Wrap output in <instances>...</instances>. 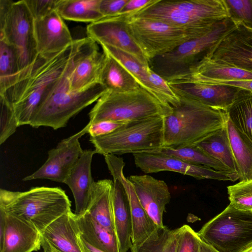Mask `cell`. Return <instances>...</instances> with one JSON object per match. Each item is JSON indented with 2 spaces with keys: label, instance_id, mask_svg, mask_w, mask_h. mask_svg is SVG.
I'll use <instances>...</instances> for the list:
<instances>
[{
  "label": "cell",
  "instance_id": "obj_1",
  "mask_svg": "<svg viewBox=\"0 0 252 252\" xmlns=\"http://www.w3.org/2000/svg\"><path fill=\"white\" fill-rule=\"evenodd\" d=\"M82 41L74 39L71 45L54 54H38L12 78L0 96L12 106L19 126L31 124L46 91L62 75Z\"/></svg>",
  "mask_w": 252,
  "mask_h": 252
},
{
  "label": "cell",
  "instance_id": "obj_2",
  "mask_svg": "<svg viewBox=\"0 0 252 252\" xmlns=\"http://www.w3.org/2000/svg\"><path fill=\"white\" fill-rule=\"evenodd\" d=\"M180 103L164 118V147L178 148L198 144L225 126V111L180 97Z\"/></svg>",
  "mask_w": 252,
  "mask_h": 252
},
{
  "label": "cell",
  "instance_id": "obj_3",
  "mask_svg": "<svg viewBox=\"0 0 252 252\" xmlns=\"http://www.w3.org/2000/svg\"><path fill=\"white\" fill-rule=\"evenodd\" d=\"M76 54L62 75L46 91L31 126H47L55 130L63 127L72 117L96 101L107 90L100 83L80 92L70 89L69 77Z\"/></svg>",
  "mask_w": 252,
  "mask_h": 252
},
{
  "label": "cell",
  "instance_id": "obj_4",
  "mask_svg": "<svg viewBox=\"0 0 252 252\" xmlns=\"http://www.w3.org/2000/svg\"><path fill=\"white\" fill-rule=\"evenodd\" d=\"M65 191L58 187H36L25 191L0 189V210L32 224L41 234L71 210Z\"/></svg>",
  "mask_w": 252,
  "mask_h": 252
},
{
  "label": "cell",
  "instance_id": "obj_5",
  "mask_svg": "<svg viewBox=\"0 0 252 252\" xmlns=\"http://www.w3.org/2000/svg\"><path fill=\"white\" fill-rule=\"evenodd\" d=\"M239 23L230 18L222 20L204 35L188 40L171 52L151 60L149 65L168 83L177 81L210 59L220 43Z\"/></svg>",
  "mask_w": 252,
  "mask_h": 252
},
{
  "label": "cell",
  "instance_id": "obj_6",
  "mask_svg": "<svg viewBox=\"0 0 252 252\" xmlns=\"http://www.w3.org/2000/svg\"><path fill=\"white\" fill-rule=\"evenodd\" d=\"M173 111L169 104L145 89L117 93L107 90L89 113V124L101 121H137L151 117H165Z\"/></svg>",
  "mask_w": 252,
  "mask_h": 252
},
{
  "label": "cell",
  "instance_id": "obj_7",
  "mask_svg": "<svg viewBox=\"0 0 252 252\" xmlns=\"http://www.w3.org/2000/svg\"><path fill=\"white\" fill-rule=\"evenodd\" d=\"M164 118L129 122L109 134L90 137V141L96 153L103 156L152 152L164 147Z\"/></svg>",
  "mask_w": 252,
  "mask_h": 252
},
{
  "label": "cell",
  "instance_id": "obj_8",
  "mask_svg": "<svg viewBox=\"0 0 252 252\" xmlns=\"http://www.w3.org/2000/svg\"><path fill=\"white\" fill-rule=\"evenodd\" d=\"M197 233L218 252H241L252 245V211L239 210L229 204Z\"/></svg>",
  "mask_w": 252,
  "mask_h": 252
},
{
  "label": "cell",
  "instance_id": "obj_9",
  "mask_svg": "<svg viewBox=\"0 0 252 252\" xmlns=\"http://www.w3.org/2000/svg\"><path fill=\"white\" fill-rule=\"evenodd\" d=\"M34 22L25 0H0V39L17 50L20 70L31 64L38 55Z\"/></svg>",
  "mask_w": 252,
  "mask_h": 252
},
{
  "label": "cell",
  "instance_id": "obj_10",
  "mask_svg": "<svg viewBox=\"0 0 252 252\" xmlns=\"http://www.w3.org/2000/svg\"><path fill=\"white\" fill-rule=\"evenodd\" d=\"M128 31L149 62L193 39L186 31L161 21L142 18L127 19Z\"/></svg>",
  "mask_w": 252,
  "mask_h": 252
},
{
  "label": "cell",
  "instance_id": "obj_11",
  "mask_svg": "<svg viewBox=\"0 0 252 252\" xmlns=\"http://www.w3.org/2000/svg\"><path fill=\"white\" fill-rule=\"evenodd\" d=\"M88 128L87 125L80 131L62 140L56 148L49 150L44 163L32 174L23 178V181L48 179L64 183L83 152L79 140L88 133Z\"/></svg>",
  "mask_w": 252,
  "mask_h": 252
},
{
  "label": "cell",
  "instance_id": "obj_12",
  "mask_svg": "<svg viewBox=\"0 0 252 252\" xmlns=\"http://www.w3.org/2000/svg\"><path fill=\"white\" fill-rule=\"evenodd\" d=\"M137 167L146 174L160 171H172L193 177L198 179H213L235 181L239 177L216 170L203 165L193 164L168 155L155 153L133 154Z\"/></svg>",
  "mask_w": 252,
  "mask_h": 252
},
{
  "label": "cell",
  "instance_id": "obj_13",
  "mask_svg": "<svg viewBox=\"0 0 252 252\" xmlns=\"http://www.w3.org/2000/svg\"><path fill=\"white\" fill-rule=\"evenodd\" d=\"M87 33L97 43L120 49L149 65V61L128 31L126 18L117 16L103 18L89 24Z\"/></svg>",
  "mask_w": 252,
  "mask_h": 252
},
{
  "label": "cell",
  "instance_id": "obj_14",
  "mask_svg": "<svg viewBox=\"0 0 252 252\" xmlns=\"http://www.w3.org/2000/svg\"><path fill=\"white\" fill-rule=\"evenodd\" d=\"M113 178L120 180L125 190L129 204L131 217L132 244L144 241L158 227L147 214L137 197L133 187L124 174L125 162L122 158L114 155L104 156Z\"/></svg>",
  "mask_w": 252,
  "mask_h": 252
},
{
  "label": "cell",
  "instance_id": "obj_15",
  "mask_svg": "<svg viewBox=\"0 0 252 252\" xmlns=\"http://www.w3.org/2000/svg\"><path fill=\"white\" fill-rule=\"evenodd\" d=\"M105 59V53L99 52L96 42L88 36L83 38L69 74L70 89L80 92L100 83Z\"/></svg>",
  "mask_w": 252,
  "mask_h": 252
},
{
  "label": "cell",
  "instance_id": "obj_16",
  "mask_svg": "<svg viewBox=\"0 0 252 252\" xmlns=\"http://www.w3.org/2000/svg\"><path fill=\"white\" fill-rule=\"evenodd\" d=\"M210 59L252 72V29L239 23L220 43Z\"/></svg>",
  "mask_w": 252,
  "mask_h": 252
},
{
  "label": "cell",
  "instance_id": "obj_17",
  "mask_svg": "<svg viewBox=\"0 0 252 252\" xmlns=\"http://www.w3.org/2000/svg\"><path fill=\"white\" fill-rule=\"evenodd\" d=\"M168 84L179 97L194 100L225 112L234 103L241 89L229 85L201 83Z\"/></svg>",
  "mask_w": 252,
  "mask_h": 252
},
{
  "label": "cell",
  "instance_id": "obj_18",
  "mask_svg": "<svg viewBox=\"0 0 252 252\" xmlns=\"http://www.w3.org/2000/svg\"><path fill=\"white\" fill-rule=\"evenodd\" d=\"M128 179L147 214L158 227H163V214L171 199L166 183L148 175H131Z\"/></svg>",
  "mask_w": 252,
  "mask_h": 252
},
{
  "label": "cell",
  "instance_id": "obj_19",
  "mask_svg": "<svg viewBox=\"0 0 252 252\" xmlns=\"http://www.w3.org/2000/svg\"><path fill=\"white\" fill-rule=\"evenodd\" d=\"M34 28L39 54L58 53L71 45L74 40L63 19L56 10L34 20Z\"/></svg>",
  "mask_w": 252,
  "mask_h": 252
},
{
  "label": "cell",
  "instance_id": "obj_20",
  "mask_svg": "<svg viewBox=\"0 0 252 252\" xmlns=\"http://www.w3.org/2000/svg\"><path fill=\"white\" fill-rule=\"evenodd\" d=\"M131 17L161 21L187 32L192 39L202 36L211 31L217 23L169 8L157 0Z\"/></svg>",
  "mask_w": 252,
  "mask_h": 252
},
{
  "label": "cell",
  "instance_id": "obj_21",
  "mask_svg": "<svg viewBox=\"0 0 252 252\" xmlns=\"http://www.w3.org/2000/svg\"><path fill=\"white\" fill-rule=\"evenodd\" d=\"M2 212L5 218V234L0 252H32L41 247L40 232L31 223Z\"/></svg>",
  "mask_w": 252,
  "mask_h": 252
},
{
  "label": "cell",
  "instance_id": "obj_22",
  "mask_svg": "<svg viewBox=\"0 0 252 252\" xmlns=\"http://www.w3.org/2000/svg\"><path fill=\"white\" fill-rule=\"evenodd\" d=\"M94 150H84L64 183L71 189L75 205V214L84 215L87 212L94 181L92 176L91 163Z\"/></svg>",
  "mask_w": 252,
  "mask_h": 252
},
{
  "label": "cell",
  "instance_id": "obj_23",
  "mask_svg": "<svg viewBox=\"0 0 252 252\" xmlns=\"http://www.w3.org/2000/svg\"><path fill=\"white\" fill-rule=\"evenodd\" d=\"M41 237L60 252H85L76 214L71 210L51 223Z\"/></svg>",
  "mask_w": 252,
  "mask_h": 252
},
{
  "label": "cell",
  "instance_id": "obj_24",
  "mask_svg": "<svg viewBox=\"0 0 252 252\" xmlns=\"http://www.w3.org/2000/svg\"><path fill=\"white\" fill-rule=\"evenodd\" d=\"M112 218L119 252H127L132 245V226L129 204L124 188L113 178Z\"/></svg>",
  "mask_w": 252,
  "mask_h": 252
},
{
  "label": "cell",
  "instance_id": "obj_25",
  "mask_svg": "<svg viewBox=\"0 0 252 252\" xmlns=\"http://www.w3.org/2000/svg\"><path fill=\"white\" fill-rule=\"evenodd\" d=\"M252 80V72L207 59L189 74L168 83H201L211 84L217 82Z\"/></svg>",
  "mask_w": 252,
  "mask_h": 252
},
{
  "label": "cell",
  "instance_id": "obj_26",
  "mask_svg": "<svg viewBox=\"0 0 252 252\" xmlns=\"http://www.w3.org/2000/svg\"><path fill=\"white\" fill-rule=\"evenodd\" d=\"M113 185V181L109 179L94 182L86 213L99 224L114 233L112 218Z\"/></svg>",
  "mask_w": 252,
  "mask_h": 252
},
{
  "label": "cell",
  "instance_id": "obj_27",
  "mask_svg": "<svg viewBox=\"0 0 252 252\" xmlns=\"http://www.w3.org/2000/svg\"><path fill=\"white\" fill-rule=\"evenodd\" d=\"M104 53L105 59L100 77L102 85L108 91L117 93L129 92L140 87L136 79L121 63Z\"/></svg>",
  "mask_w": 252,
  "mask_h": 252
},
{
  "label": "cell",
  "instance_id": "obj_28",
  "mask_svg": "<svg viewBox=\"0 0 252 252\" xmlns=\"http://www.w3.org/2000/svg\"><path fill=\"white\" fill-rule=\"evenodd\" d=\"M76 217L81 237L85 241L103 252H119L114 233L99 224L87 213Z\"/></svg>",
  "mask_w": 252,
  "mask_h": 252
},
{
  "label": "cell",
  "instance_id": "obj_29",
  "mask_svg": "<svg viewBox=\"0 0 252 252\" xmlns=\"http://www.w3.org/2000/svg\"><path fill=\"white\" fill-rule=\"evenodd\" d=\"M226 126L240 181L252 179V142L228 119Z\"/></svg>",
  "mask_w": 252,
  "mask_h": 252
},
{
  "label": "cell",
  "instance_id": "obj_30",
  "mask_svg": "<svg viewBox=\"0 0 252 252\" xmlns=\"http://www.w3.org/2000/svg\"><path fill=\"white\" fill-rule=\"evenodd\" d=\"M212 157L239 177L237 164L232 152L226 124L197 144Z\"/></svg>",
  "mask_w": 252,
  "mask_h": 252
},
{
  "label": "cell",
  "instance_id": "obj_31",
  "mask_svg": "<svg viewBox=\"0 0 252 252\" xmlns=\"http://www.w3.org/2000/svg\"><path fill=\"white\" fill-rule=\"evenodd\" d=\"M100 0H59L56 11L63 20L96 22L103 16L99 10Z\"/></svg>",
  "mask_w": 252,
  "mask_h": 252
},
{
  "label": "cell",
  "instance_id": "obj_32",
  "mask_svg": "<svg viewBox=\"0 0 252 252\" xmlns=\"http://www.w3.org/2000/svg\"><path fill=\"white\" fill-rule=\"evenodd\" d=\"M151 153L172 156L193 164L203 165L217 171L231 174L239 178L237 175L232 173L225 166L197 145L178 148L163 147Z\"/></svg>",
  "mask_w": 252,
  "mask_h": 252
},
{
  "label": "cell",
  "instance_id": "obj_33",
  "mask_svg": "<svg viewBox=\"0 0 252 252\" xmlns=\"http://www.w3.org/2000/svg\"><path fill=\"white\" fill-rule=\"evenodd\" d=\"M100 45L103 52L116 59L126 67L141 87L162 100L158 91L149 81L147 72L149 65L143 64L133 56L120 49L107 45Z\"/></svg>",
  "mask_w": 252,
  "mask_h": 252
},
{
  "label": "cell",
  "instance_id": "obj_34",
  "mask_svg": "<svg viewBox=\"0 0 252 252\" xmlns=\"http://www.w3.org/2000/svg\"><path fill=\"white\" fill-rule=\"evenodd\" d=\"M226 112L228 119L252 142V91L241 89Z\"/></svg>",
  "mask_w": 252,
  "mask_h": 252
},
{
  "label": "cell",
  "instance_id": "obj_35",
  "mask_svg": "<svg viewBox=\"0 0 252 252\" xmlns=\"http://www.w3.org/2000/svg\"><path fill=\"white\" fill-rule=\"evenodd\" d=\"M179 228L160 227L144 241L132 244L131 252H175Z\"/></svg>",
  "mask_w": 252,
  "mask_h": 252
},
{
  "label": "cell",
  "instance_id": "obj_36",
  "mask_svg": "<svg viewBox=\"0 0 252 252\" xmlns=\"http://www.w3.org/2000/svg\"><path fill=\"white\" fill-rule=\"evenodd\" d=\"M19 70L17 50L4 40L0 39V94L5 93L12 78Z\"/></svg>",
  "mask_w": 252,
  "mask_h": 252
},
{
  "label": "cell",
  "instance_id": "obj_37",
  "mask_svg": "<svg viewBox=\"0 0 252 252\" xmlns=\"http://www.w3.org/2000/svg\"><path fill=\"white\" fill-rule=\"evenodd\" d=\"M230 204L235 208L252 211V179L227 187Z\"/></svg>",
  "mask_w": 252,
  "mask_h": 252
},
{
  "label": "cell",
  "instance_id": "obj_38",
  "mask_svg": "<svg viewBox=\"0 0 252 252\" xmlns=\"http://www.w3.org/2000/svg\"><path fill=\"white\" fill-rule=\"evenodd\" d=\"M0 144L3 143L19 126L12 106L3 96H0Z\"/></svg>",
  "mask_w": 252,
  "mask_h": 252
},
{
  "label": "cell",
  "instance_id": "obj_39",
  "mask_svg": "<svg viewBox=\"0 0 252 252\" xmlns=\"http://www.w3.org/2000/svg\"><path fill=\"white\" fill-rule=\"evenodd\" d=\"M229 18L252 29V0H225Z\"/></svg>",
  "mask_w": 252,
  "mask_h": 252
},
{
  "label": "cell",
  "instance_id": "obj_40",
  "mask_svg": "<svg viewBox=\"0 0 252 252\" xmlns=\"http://www.w3.org/2000/svg\"><path fill=\"white\" fill-rule=\"evenodd\" d=\"M201 240L190 226L179 227L175 252H199Z\"/></svg>",
  "mask_w": 252,
  "mask_h": 252
},
{
  "label": "cell",
  "instance_id": "obj_41",
  "mask_svg": "<svg viewBox=\"0 0 252 252\" xmlns=\"http://www.w3.org/2000/svg\"><path fill=\"white\" fill-rule=\"evenodd\" d=\"M147 72L150 82L158 91L162 100L172 107L178 105L181 102L180 98L174 93L167 82L155 72L149 66Z\"/></svg>",
  "mask_w": 252,
  "mask_h": 252
},
{
  "label": "cell",
  "instance_id": "obj_42",
  "mask_svg": "<svg viewBox=\"0 0 252 252\" xmlns=\"http://www.w3.org/2000/svg\"><path fill=\"white\" fill-rule=\"evenodd\" d=\"M34 20L56 10L59 0H25Z\"/></svg>",
  "mask_w": 252,
  "mask_h": 252
},
{
  "label": "cell",
  "instance_id": "obj_43",
  "mask_svg": "<svg viewBox=\"0 0 252 252\" xmlns=\"http://www.w3.org/2000/svg\"><path fill=\"white\" fill-rule=\"evenodd\" d=\"M127 123L122 122L101 121L89 126L88 133L90 137H95L109 134Z\"/></svg>",
  "mask_w": 252,
  "mask_h": 252
},
{
  "label": "cell",
  "instance_id": "obj_44",
  "mask_svg": "<svg viewBox=\"0 0 252 252\" xmlns=\"http://www.w3.org/2000/svg\"><path fill=\"white\" fill-rule=\"evenodd\" d=\"M157 0H129L120 13L116 16L128 19L143 10L147 6L154 3Z\"/></svg>",
  "mask_w": 252,
  "mask_h": 252
},
{
  "label": "cell",
  "instance_id": "obj_45",
  "mask_svg": "<svg viewBox=\"0 0 252 252\" xmlns=\"http://www.w3.org/2000/svg\"><path fill=\"white\" fill-rule=\"evenodd\" d=\"M129 0H100L99 10L103 18L119 14Z\"/></svg>",
  "mask_w": 252,
  "mask_h": 252
},
{
  "label": "cell",
  "instance_id": "obj_46",
  "mask_svg": "<svg viewBox=\"0 0 252 252\" xmlns=\"http://www.w3.org/2000/svg\"><path fill=\"white\" fill-rule=\"evenodd\" d=\"M211 84H220L229 85L241 89H244L252 91V80H242L217 82Z\"/></svg>",
  "mask_w": 252,
  "mask_h": 252
},
{
  "label": "cell",
  "instance_id": "obj_47",
  "mask_svg": "<svg viewBox=\"0 0 252 252\" xmlns=\"http://www.w3.org/2000/svg\"><path fill=\"white\" fill-rule=\"evenodd\" d=\"M41 247L44 252H60L47 241L43 239L41 241Z\"/></svg>",
  "mask_w": 252,
  "mask_h": 252
},
{
  "label": "cell",
  "instance_id": "obj_48",
  "mask_svg": "<svg viewBox=\"0 0 252 252\" xmlns=\"http://www.w3.org/2000/svg\"><path fill=\"white\" fill-rule=\"evenodd\" d=\"M81 240L85 252H103L90 245L86 241H85L81 237Z\"/></svg>",
  "mask_w": 252,
  "mask_h": 252
},
{
  "label": "cell",
  "instance_id": "obj_49",
  "mask_svg": "<svg viewBox=\"0 0 252 252\" xmlns=\"http://www.w3.org/2000/svg\"><path fill=\"white\" fill-rule=\"evenodd\" d=\"M199 252H218L213 248L208 245L202 240L200 243Z\"/></svg>",
  "mask_w": 252,
  "mask_h": 252
},
{
  "label": "cell",
  "instance_id": "obj_50",
  "mask_svg": "<svg viewBox=\"0 0 252 252\" xmlns=\"http://www.w3.org/2000/svg\"><path fill=\"white\" fill-rule=\"evenodd\" d=\"M241 252H252V245L244 250Z\"/></svg>",
  "mask_w": 252,
  "mask_h": 252
}]
</instances>
